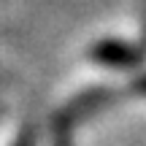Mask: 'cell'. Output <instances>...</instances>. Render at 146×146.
Listing matches in <instances>:
<instances>
[{
	"mask_svg": "<svg viewBox=\"0 0 146 146\" xmlns=\"http://www.w3.org/2000/svg\"><path fill=\"white\" fill-rule=\"evenodd\" d=\"M89 57L111 68H135L146 60V33L138 43H127L119 38H103L89 49Z\"/></svg>",
	"mask_w": 146,
	"mask_h": 146,
	"instance_id": "1",
	"label": "cell"
},
{
	"mask_svg": "<svg viewBox=\"0 0 146 146\" xmlns=\"http://www.w3.org/2000/svg\"><path fill=\"white\" fill-rule=\"evenodd\" d=\"M133 92H138V95H146V73H141V76L133 81Z\"/></svg>",
	"mask_w": 146,
	"mask_h": 146,
	"instance_id": "2",
	"label": "cell"
},
{
	"mask_svg": "<svg viewBox=\"0 0 146 146\" xmlns=\"http://www.w3.org/2000/svg\"><path fill=\"white\" fill-rule=\"evenodd\" d=\"M30 143H33L30 135H25V138H19V141H16V146H30Z\"/></svg>",
	"mask_w": 146,
	"mask_h": 146,
	"instance_id": "3",
	"label": "cell"
}]
</instances>
